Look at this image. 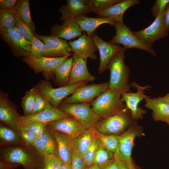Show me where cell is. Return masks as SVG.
Returning <instances> with one entry per match:
<instances>
[{
    "instance_id": "cell-47",
    "label": "cell",
    "mask_w": 169,
    "mask_h": 169,
    "mask_svg": "<svg viewBox=\"0 0 169 169\" xmlns=\"http://www.w3.org/2000/svg\"><path fill=\"white\" fill-rule=\"evenodd\" d=\"M163 20L165 29L168 32L169 31V3L163 12Z\"/></svg>"
},
{
    "instance_id": "cell-33",
    "label": "cell",
    "mask_w": 169,
    "mask_h": 169,
    "mask_svg": "<svg viewBox=\"0 0 169 169\" xmlns=\"http://www.w3.org/2000/svg\"><path fill=\"white\" fill-rule=\"evenodd\" d=\"M14 9H0V29L15 28Z\"/></svg>"
},
{
    "instance_id": "cell-34",
    "label": "cell",
    "mask_w": 169,
    "mask_h": 169,
    "mask_svg": "<svg viewBox=\"0 0 169 169\" xmlns=\"http://www.w3.org/2000/svg\"><path fill=\"white\" fill-rule=\"evenodd\" d=\"M101 144L102 143L97 134L82 158L86 168L90 166L92 164L94 157Z\"/></svg>"
},
{
    "instance_id": "cell-44",
    "label": "cell",
    "mask_w": 169,
    "mask_h": 169,
    "mask_svg": "<svg viewBox=\"0 0 169 169\" xmlns=\"http://www.w3.org/2000/svg\"><path fill=\"white\" fill-rule=\"evenodd\" d=\"M71 166L72 169H86L83 158L73 148Z\"/></svg>"
},
{
    "instance_id": "cell-54",
    "label": "cell",
    "mask_w": 169,
    "mask_h": 169,
    "mask_svg": "<svg viewBox=\"0 0 169 169\" xmlns=\"http://www.w3.org/2000/svg\"><path fill=\"white\" fill-rule=\"evenodd\" d=\"M88 169H101L100 167L95 164H92Z\"/></svg>"
},
{
    "instance_id": "cell-10",
    "label": "cell",
    "mask_w": 169,
    "mask_h": 169,
    "mask_svg": "<svg viewBox=\"0 0 169 169\" xmlns=\"http://www.w3.org/2000/svg\"><path fill=\"white\" fill-rule=\"evenodd\" d=\"M109 88V82L82 84L79 86L71 96L66 98L62 102L68 104L89 103Z\"/></svg>"
},
{
    "instance_id": "cell-23",
    "label": "cell",
    "mask_w": 169,
    "mask_h": 169,
    "mask_svg": "<svg viewBox=\"0 0 169 169\" xmlns=\"http://www.w3.org/2000/svg\"><path fill=\"white\" fill-rule=\"evenodd\" d=\"M58 11L61 14L60 19L63 22L90 12L87 1L84 0H67L66 4L62 5Z\"/></svg>"
},
{
    "instance_id": "cell-53",
    "label": "cell",
    "mask_w": 169,
    "mask_h": 169,
    "mask_svg": "<svg viewBox=\"0 0 169 169\" xmlns=\"http://www.w3.org/2000/svg\"><path fill=\"white\" fill-rule=\"evenodd\" d=\"M129 164L130 169H137L133 163L132 159L127 162Z\"/></svg>"
},
{
    "instance_id": "cell-27",
    "label": "cell",
    "mask_w": 169,
    "mask_h": 169,
    "mask_svg": "<svg viewBox=\"0 0 169 169\" xmlns=\"http://www.w3.org/2000/svg\"><path fill=\"white\" fill-rule=\"evenodd\" d=\"M51 131L57 143L59 157L63 163L71 165L73 149L71 139L62 132L52 130Z\"/></svg>"
},
{
    "instance_id": "cell-39",
    "label": "cell",
    "mask_w": 169,
    "mask_h": 169,
    "mask_svg": "<svg viewBox=\"0 0 169 169\" xmlns=\"http://www.w3.org/2000/svg\"><path fill=\"white\" fill-rule=\"evenodd\" d=\"M15 28L25 39L31 44L34 35L29 28L17 15H15Z\"/></svg>"
},
{
    "instance_id": "cell-21",
    "label": "cell",
    "mask_w": 169,
    "mask_h": 169,
    "mask_svg": "<svg viewBox=\"0 0 169 169\" xmlns=\"http://www.w3.org/2000/svg\"><path fill=\"white\" fill-rule=\"evenodd\" d=\"M33 146L43 156L52 155L59 157L56 139L52 132L47 126L44 133L36 138Z\"/></svg>"
},
{
    "instance_id": "cell-17",
    "label": "cell",
    "mask_w": 169,
    "mask_h": 169,
    "mask_svg": "<svg viewBox=\"0 0 169 169\" xmlns=\"http://www.w3.org/2000/svg\"><path fill=\"white\" fill-rule=\"evenodd\" d=\"M91 37L99 51L100 63L98 71L99 74H101L108 69L112 58L123 47L120 44H113L105 42L95 33Z\"/></svg>"
},
{
    "instance_id": "cell-14",
    "label": "cell",
    "mask_w": 169,
    "mask_h": 169,
    "mask_svg": "<svg viewBox=\"0 0 169 169\" xmlns=\"http://www.w3.org/2000/svg\"><path fill=\"white\" fill-rule=\"evenodd\" d=\"M71 116L62 110L53 107L49 103L43 111L35 114L28 115H21L18 120L19 128L35 122L47 123L57 119Z\"/></svg>"
},
{
    "instance_id": "cell-45",
    "label": "cell",
    "mask_w": 169,
    "mask_h": 169,
    "mask_svg": "<svg viewBox=\"0 0 169 169\" xmlns=\"http://www.w3.org/2000/svg\"><path fill=\"white\" fill-rule=\"evenodd\" d=\"M121 161L113 159L100 166L101 169H120Z\"/></svg>"
},
{
    "instance_id": "cell-26",
    "label": "cell",
    "mask_w": 169,
    "mask_h": 169,
    "mask_svg": "<svg viewBox=\"0 0 169 169\" xmlns=\"http://www.w3.org/2000/svg\"><path fill=\"white\" fill-rule=\"evenodd\" d=\"M81 30L86 32L87 36L91 37L96 29L101 25L108 23L114 26L116 21L110 18L88 17L82 15L74 18Z\"/></svg>"
},
{
    "instance_id": "cell-56",
    "label": "cell",
    "mask_w": 169,
    "mask_h": 169,
    "mask_svg": "<svg viewBox=\"0 0 169 169\" xmlns=\"http://www.w3.org/2000/svg\"><path fill=\"white\" fill-rule=\"evenodd\" d=\"M165 122L169 125V118Z\"/></svg>"
},
{
    "instance_id": "cell-43",
    "label": "cell",
    "mask_w": 169,
    "mask_h": 169,
    "mask_svg": "<svg viewBox=\"0 0 169 169\" xmlns=\"http://www.w3.org/2000/svg\"><path fill=\"white\" fill-rule=\"evenodd\" d=\"M169 3V0H156L151 9L153 17L156 18L158 14L164 12Z\"/></svg>"
},
{
    "instance_id": "cell-38",
    "label": "cell",
    "mask_w": 169,
    "mask_h": 169,
    "mask_svg": "<svg viewBox=\"0 0 169 169\" xmlns=\"http://www.w3.org/2000/svg\"><path fill=\"white\" fill-rule=\"evenodd\" d=\"M47 49L44 43L39 39L34 36L31 44L29 56L38 59L46 57Z\"/></svg>"
},
{
    "instance_id": "cell-19",
    "label": "cell",
    "mask_w": 169,
    "mask_h": 169,
    "mask_svg": "<svg viewBox=\"0 0 169 169\" xmlns=\"http://www.w3.org/2000/svg\"><path fill=\"white\" fill-rule=\"evenodd\" d=\"M131 128L122 135L120 138L117 148L113 154L115 159L120 161L131 160V153L134 140L139 135L137 131Z\"/></svg>"
},
{
    "instance_id": "cell-55",
    "label": "cell",
    "mask_w": 169,
    "mask_h": 169,
    "mask_svg": "<svg viewBox=\"0 0 169 169\" xmlns=\"http://www.w3.org/2000/svg\"><path fill=\"white\" fill-rule=\"evenodd\" d=\"M161 98L163 100L169 102V93L166 94L164 96L161 97Z\"/></svg>"
},
{
    "instance_id": "cell-36",
    "label": "cell",
    "mask_w": 169,
    "mask_h": 169,
    "mask_svg": "<svg viewBox=\"0 0 169 169\" xmlns=\"http://www.w3.org/2000/svg\"><path fill=\"white\" fill-rule=\"evenodd\" d=\"M97 134L102 144L113 155L118 144L119 136L104 135L97 132Z\"/></svg>"
},
{
    "instance_id": "cell-6",
    "label": "cell",
    "mask_w": 169,
    "mask_h": 169,
    "mask_svg": "<svg viewBox=\"0 0 169 169\" xmlns=\"http://www.w3.org/2000/svg\"><path fill=\"white\" fill-rule=\"evenodd\" d=\"M87 83L83 82L54 88L48 80H42L35 87L47 99L53 107L58 108L64 99L69 95L72 94L79 86L86 84Z\"/></svg>"
},
{
    "instance_id": "cell-57",
    "label": "cell",
    "mask_w": 169,
    "mask_h": 169,
    "mask_svg": "<svg viewBox=\"0 0 169 169\" xmlns=\"http://www.w3.org/2000/svg\"><path fill=\"white\" fill-rule=\"evenodd\" d=\"M23 169H25V168H23Z\"/></svg>"
},
{
    "instance_id": "cell-28",
    "label": "cell",
    "mask_w": 169,
    "mask_h": 169,
    "mask_svg": "<svg viewBox=\"0 0 169 169\" xmlns=\"http://www.w3.org/2000/svg\"><path fill=\"white\" fill-rule=\"evenodd\" d=\"M96 135L97 131L94 127L87 129L85 132L78 137L71 139L73 148L83 158Z\"/></svg>"
},
{
    "instance_id": "cell-30",
    "label": "cell",
    "mask_w": 169,
    "mask_h": 169,
    "mask_svg": "<svg viewBox=\"0 0 169 169\" xmlns=\"http://www.w3.org/2000/svg\"><path fill=\"white\" fill-rule=\"evenodd\" d=\"M73 63V58L66 59L60 64L54 71V81L59 86H65L68 82Z\"/></svg>"
},
{
    "instance_id": "cell-13",
    "label": "cell",
    "mask_w": 169,
    "mask_h": 169,
    "mask_svg": "<svg viewBox=\"0 0 169 169\" xmlns=\"http://www.w3.org/2000/svg\"><path fill=\"white\" fill-rule=\"evenodd\" d=\"M8 94L1 91L0 94V120L7 126L19 133L18 120L21 116L17 107L8 98Z\"/></svg>"
},
{
    "instance_id": "cell-41",
    "label": "cell",
    "mask_w": 169,
    "mask_h": 169,
    "mask_svg": "<svg viewBox=\"0 0 169 169\" xmlns=\"http://www.w3.org/2000/svg\"><path fill=\"white\" fill-rule=\"evenodd\" d=\"M49 103L47 99L36 89L34 105L30 115L35 114L43 111L46 108Z\"/></svg>"
},
{
    "instance_id": "cell-31",
    "label": "cell",
    "mask_w": 169,
    "mask_h": 169,
    "mask_svg": "<svg viewBox=\"0 0 169 169\" xmlns=\"http://www.w3.org/2000/svg\"><path fill=\"white\" fill-rule=\"evenodd\" d=\"M24 143L19 133L11 128L0 124V145Z\"/></svg>"
},
{
    "instance_id": "cell-29",
    "label": "cell",
    "mask_w": 169,
    "mask_h": 169,
    "mask_svg": "<svg viewBox=\"0 0 169 169\" xmlns=\"http://www.w3.org/2000/svg\"><path fill=\"white\" fill-rule=\"evenodd\" d=\"M13 9L16 14L29 28L34 35L35 27L30 15L29 0H17Z\"/></svg>"
},
{
    "instance_id": "cell-40",
    "label": "cell",
    "mask_w": 169,
    "mask_h": 169,
    "mask_svg": "<svg viewBox=\"0 0 169 169\" xmlns=\"http://www.w3.org/2000/svg\"><path fill=\"white\" fill-rule=\"evenodd\" d=\"M43 156L44 166L43 169H61L63 162L58 156L52 155Z\"/></svg>"
},
{
    "instance_id": "cell-20",
    "label": "cell",
    "mask_w": 169,
    "mask_h": 169,
    "mask_svg": "<svg viewBox=\"0 0 169 169\" xmlns=\"http://www.w3.org/2000/svg\"><path fill=\"white\" fill-rule=\"evenodd\" d=\"M74 54L81 57L95 59L97 56L95 54L97 48L91 37L84 32L77 40L69 43Z\"/></svg>"
},
{
    "instance_id": "cell-4",
    "label": "cell",
    "mask_w": 169,
    "mask_h": 169,
    "mask_svg": "<svg viewBox=\"0 0 169 169\" xmlns=\"http://www.w3.org/2000/svg\"><path fill=\"white\" fill-rule=\"evenodd\" d=\"M58 108L73 117L87 129L94 128L102 119L88 103L68 104L62 102Z\"/></svg>"
},
{
    "instance_id": "cell-8",
    "label": "cell",
    "mask_w": 169,
    "mask_h": 169,
    "mask_svg": "<svg viewBox=\"0 0 169 169\" xmlns=\"http://www.w3.org/2000/svg\"><path fill=\"white\" fill-rule=\"evenodd\" d=\"M2 39L10 48L16 57L30 56L31 44L28 42L16 28L0 29Z\"/></svg>"
},
{
    "instance_id": "cell-22",
    "label": "cell",
    "mask_w": 169,
    "mask_h": 169,
    "mask_svg": "<svg viewBox=\"0 0 169 169\" xmlns=\"http://www.w3.org/2000/svg\"><path fill=\"white\" fill-rule=\"evenodd\" d=\"M50 29V35L68 40L82 35V31L74 18L63 22L61 25L55 24Z\"/></svg>"
},
{
    "instance_id": "cell-35",
    "label": "cell",
    "mask_w": 169,
    "mask_h": 169,
    "mask_svg": "<svg viewBox=\"0 0 169 169\" xmlns=\"http://www.w3.org/2000/svg\"><path fill=\"white\" fill-rule=\"evenodd\" d=\"M90 12L97 13L111 6L118 3L121 0H87Z\"/></svg>"
},
{
    "instance_id": "cell-42",
    "label": "cell",
    "mask_w": 169,
    "mask_h": 169,
    "mask_svg": "<svg viewBox=\"0 0 169 169\" xmlns=\"http://www.w3.org/2000/svg\"><path fill=\"white\" fill-rule=\"evenodd\" d=\"M19 134L24 143L33 146L37 136L36 134L32 132L27 125H23L20 127Z\"/></svg>"
},
{
    "instance_id": "cell-52",
    "label": "cell",
    "mask_w": 169,
    "mask_h": 169,
    "mask_svg": "<svg viewBox=\"0 0 169 169\" xmlns=\"http://www.w3.org/2000/svg\"><path fill=\"white\" fill-rule=\"evenodd\" d=\"M61 169H72L71 165L63 163Z\"/></svg>"
},
{
    "instance_id": "cell-11",
    "label": "cell",
    "mask_w": 169,
    "mask_h": 169,
    "mask_svg": "<svg viewBox=\"0 0 169 169\" xmlns=\"http://www.w3.org/2000/svg\"><path fill=\"white\" fill-rule=\"evenodd\" d=\"M131 85L135 88L136 91L134 93H124L121 94V99L125 103L126 108L130 110L132 119L136 120L142 118L143 115L146 112V110L139 107L138 105L147 96L144 94L145 91L148 90L151 87L148 85L142 86L135 82H132Z\"/></svg>"
},
{
    "instance_id": "cell-18",
    "label": "cell",
    "mask_w": 169,
    "mask_h": 169,
    "mask_svg": "<svg viewBox=\"0 0 169 169\" xmlns=\"http://www.w3.org/2000/svg\"><path fill=\"white\" fill-rule=\"evenodd\" d=\"M73 63L70 77L68 83L65 85L76 83L92 82L95 77L89 72L87 65V58L72 55Z\"/></svg>"
},
{
    "instance_id": "cell-58",
    "label": "cell",
    "mask_w": 169,
    "mask_h": 169,
    "mask_svg": "<svg viewBox=\"0 0 169 169\" xmlns=\"http://www.w3.org/2000/svg\"></svg>"
},
{
    "instance_id": "cell-24",
    "label": "cell",
    "mask_w": 169,
    "mask_h": 169,
    "mask_svg": "<svg viewBox=\"0 0 169 169\" xmlns=\"http://www.w3.org/2000/svg\"><path fill=\"white\" fill-rule=\"evenodd\" d=\"M141 2L139 0H121L120 2L96 13L98 18H110L117 22H123L124 12L131 6Z\"/></svg>"
},
{
    "instance_id": "cell-25",
    "label": "cell",
    "mask_w": 169,
    "mask_h": 169,
    "mask_svg": "<svg viewBox=\"0 0 169 169\" xmlns=\"http://www.w3.org/2000/svg\"><path fill=\"white\" fill-rule=\"evenodd\" d=\"M144 100L145 106L152 110L155 120L166 122L169 118V102L163 100L161 97L151 98L146 96Z\"/></svg>"
},
{
    "instance_id": "cell-37",
    "label": "cell",
    "mask_w": 169,
    "mask_h": 169,
    "mask_svg": "<svg viewBox=\"0 0 169 169\" xmlns=\"http://www.w3.org/2000/svg\"><path fill=\"white\" fill-rule=\"evenodd\" d=\"M114 159L113 154L110 153L102 144L96 152L92 164H95L100 167Z\"/></svg>"
},
{
    "instance_id": "cell-48",
    "label": "cell",
    "mask_w": 169,
    "mask_h": 169,
    "mask_svg": "<svg viewBox=\"0 0 169 169\" xmlns=\"http://www.w3.org/2000/svg\"><path fill=\"white\" fill-rule=\"evenodd\" d=\"M20 165L0 161V169H14Z\"/></svg>"
},
{
    "instance_id": "cell-7",
    "label": "cell",
    "mask_w": 169,
    "mask_h": 169,
    "mask_svg": "<svg viewBox=\"0 0 169 169\" xmlns=\"http://www.w3.org/2000/svg\"><path fill=\"white\" fill-rule=\"evenodd\" d=\"M129 111L126 108L116 114L102 120L94 128L97 132L104 135L119 134L126 128L132 119Z\"/></svg>"
},
{
    "instance_id": "cell-32",
    "label": "cell",
    "mask_w": 169,
    "mask_h": 169,
    "mask_svg": "<svg viewBox=\"0 0 169 169\" xmlns=\"http://www.w3.org/2000/svg\"><path fill=\"white\" fill-rule=\"evenodd\" d=\"M36 95V89L33 87L27 91L22 99L21 105L23 108L24 115L31 114L34 105Z\"/></svg>"
},
{
    "instance_id": "cell-3",
    "label": "cell",
    "mask_w": 169,
    "mask_h": 169,
    "mask_svg": "<svg viewBox=\"0 0 169 169\" xmlns=\"http://www.w3.org/2000/svg\"><path fill=\"white\" fill-rule=\"evenodd\" d=\"M93 110L104 119L116 114L126 107L118 91L108 88L92 100L90 104Z\"/></svg>"
},
{
    "instance_id": "cell-5",
    "label": "cell",
    "mask_w": 169,
    "mask_h": 169,
    "mask_svg": "<svg viewBox=\"0 0 169 169\" xmlns=\"http://www.w3.org/2000/svg\"><path fill=\"white\" fill-rule=\"evenodd\" d=\"M116 33L109 43L113 44H121L124 49L136 48L148 52L154 57L157 55L152 46L147 45L141 42L123 23L116 22L114 25Z\"/></svg>"
},
{
    "instance_id": "cell-50",
    "label": "cell",
    "mask_w": 169,
    "mask_h": 169,
    "mask_svg": "<svg viewBox=\"0 0 169 169\" xmlns=\"http://www.w3.org/2000/svg\"><path fill=\"white\" fill-rule=\"evenodd\" d=\"M40 123V122H35L25 125H27L28 129L36 135L39 125Z\"/></svg>"
},
{
    "instance_id": "cell-12",
    "label": "cell",
    "mask_w": 169,
    "mask_h": 169,
    "mask_svg": "<svg viewBox=\"0 0 169 169\" xmlns=\"http://www.w3.org/2000/svg\"><path fill=\"white\" fill-rule=\"evenodd\" d=\"M163 12L160 13L153 22L146 28L139 31L133 32L141 42L150 46L158 40L168 35L163 23Z\"/></svg>"
},
{
    "instance_id": "cell-15",
    "label": "cell",
    "mask_w": 169,
    "mask_h": 169,
    "mask_svg": "<svg viewBox=\"0 0 169 169\" xmlns=\"http://www.w3.org/2000/svg\"><path fill=\"white\" fill-rule=\"evenodd\" d=\"M34 36L44 44L47 49L46 57L70 56L73 52L69 44L64 39L52 35H42L36 33Z\"/></svg>"
},
{
    "instance_id": "cell-49",
    "label": "cell",
    "mask_w": 169,
    "mask_h": 169,
    "mask_svg": "<svg viewBox=\"0 0 169 169\" xmlns=\"http://www.w3.org/2000/svg\"><path fill=\"white\" fill-rule=\"evenodd\" d=\"M47 127V125L46 123H40L39 125L36 134L37 138L40 136L44 133Z\"/></svg>"
},
{
    "instance_id": "cell-46",
    "label": "cell",
    "mask_w": 169,
    "mask_h": 169,
    "mask_svg": "<svg viewBox=\"0 0 169 169\" xmlns=\"http://www.w3.org/2000/svg\"><path fill=\"white\" fill-rule=\"evenodd\" d=\"M17 1V0H0V9H13Z\"/></svg>"
},
{
    "instance_id": "cell-16",
    "label": "cell",
    "mask_w": 169,
    "mask_h": 169,
    "mask_svg": "<svg viewBox=\"0 0 169 169\" xmlns=\"http://www.w3.org/2000/svg\"><path fill=\"white\" fill-rule=\"evenodd\" d=\"M46 124L51 130L62 132L71 139L78 137L87 130L71 116L62 118Z\"/></svg>"
},
{
    "instance_id": "cell-1",
    "label": "cell",
    "mask_w": 169,
    "mask_h": 169,
    "mask_svg": "<svg viewBox=\"0 0 169 169\" xmlns=\"http://www.w3.org/2000/svg\"><path fill=\"white\" fill-rule=\"evenodd\" d=\"M0 160L22 165L27 169H43L44 156L24 143L0 145Z\"/></svg>"
},
{
    "instance_id": "cell-2",
    "label": "cell",
    "mask_w": 169,
    "mask_h": 169,
    "mask_svg": "<svg viewBox=\"0 0 169 169\" xmlns=\"http://www.w3.org/2000/svg\"><path fill=\"white\" fill-rule=\"evenodd\" d=\"M125 50L123 48L113 56L108 69L110 72L109 88L121 94L130 92L131 87L129 83L130 70L124 62Z\"/></svg>"
},
{
    "instance_id": "cell-51",
    "label": "cell",
    "mask_w": 169,
    "mask_h": 169,
    "mask_svg": "<svg viewBox=\"0 0 169 169\" xmlns=\"http://www.w3.org/2000/svg\"><path fill=\"white\" fill-rule=\"evenodd\" d=\"M120 169H130L128 162L126 161H121Z\"/></svg>"
},
{
    "instance_id": "cell-9",
    "label": "cell",
    "mask_w": 169,
    "mask_h": 169,
    "mask_svg": "<svg viewBox=\"0 0 169 169\" xmlns=\"http://www.w3.org/2000/svg\"><path fill=\"white\" fill-rule=\"evenodd\" d=\"M69 57L65 56L59 57H43L37 59L31 56L23 57V61L36 74L43 73L46 79L48 80L54 75L56 68Z\"/></svg>"
}]
</instances>
